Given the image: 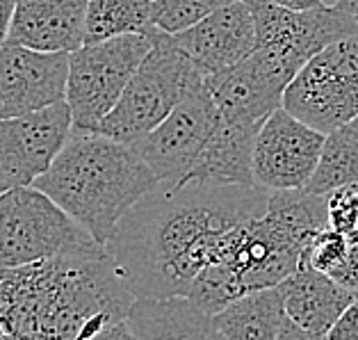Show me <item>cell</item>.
I'll return each mask as SVG.
<instances>
[{
    "label": "cell",
    "mask_w": 358,
    "mask_h": 340,
    "mask_svg": "<svg viewBox=\"0 0 358 340\" xmlns=\"http://www.w3.org/2000/svg\"><path fill=\"white\" fill-rule=\"evenodd\" d=\"M267 197L258 185H158L124 215L106 251L135 299L187 297L233 229L265 215Z\"/></svg>",
    "instance_id": "1"
},
{
    "label": "cell",
    "mask_w": 358,
    "mask_h": 340,
    "mask_svg": "<svg viewBox=\"0 0 358 340\" xmlns=\"http://www.w3.org/2000/svg\"><path fill=\"white\" fill-rule=\"evenodd\" d=\"M133 304L108 251L0 269V340H92Z\"/></svg>",
    "instance_id": "2"
},
{
    "label": "cell",
    "mask_w": 358,
    "mask_h": 340,
    "mask_svg": "<svg viewBox=\"0 0 358 340\" xmlns=\"http://www.w3.org/2000/svg\"><path fill=\"white\" fill-rule=\"evenodd\" d=\"M158 185V176L133 144L78 128L50 169L32 183L103 247L124 215Z\"/></svg>",
    "instance_id": "3"
},
{
    "label": "cell",
    "mask_w": 358,
    "mask_h": 340,
    "mask_svg": "<svg viewBox=\"0 0 358 340\" xmlns=\"http://www.w3.org/2000/svg\"><path fill=\"white\" fill-rule=\"evenodd\" d=\"M106 254V247L37 187L0 194V269Z\"/></svg>",
    "instance_id": "4"
},
{
    "label": "cell",
    "mask_w": 358,
    "mask_h": 340,
    "mask_svg": "<svg viewBox=\"0 0 358 340\" xmlns=\"http://www.w3.org/2000/svg\"><path fill=\"white\" fill-rule=\"evenodd\" d=\"M206 80L203 71L192 62L171 34L158 30L151 53L128 83L124 96L96 128L117 142L135 144L158 128L173 108Z\"/></svg>",
    "instance_id": "5"
},
{
    "label": "cell",
    "mask_w": 358,
    "mask_h": 340,
    "mask_svg": "<svg viewBox=\"0 0 358 340\" xmlns=\"http://www.w3.org/2000/svg\"><path fill=\"white\" fill-rule=\"evenodd\" d=\"M155 32L85 43L69 59L66 103L71 108L73 128L96 130L119 99L137 69L151 53Z\"/></svg>",
    "instance_id": "6"
},
{
    "label": "cell",
    "mask_w": 358,
    "mask_h": 340,
    "mask_svg": "<svg viewBox=\"0 0 358 340\" xmlns=\"http://www.w3.org/2000/svg\"><path fill=\"white\" fill-rule=\"evenodd\" d=\"M283 108L324 135L358 117V34L331 43L290 83Z\"/></svg>",
    "instance_id": "7"
},
{
    "label": "cell",
    "mask_w": 358,
    "mask_h": 340,
    "mask_svg": "<svg viewBox=\"0 0 358 340\" xmlns=\"http://www.w3.org/2000/svg\"><path fill=\"white\" fill-rule=\"evenodd\" d=\"M256 21V50L296 73L331 43L358 34V21L338 5L287 10L272 0H244Z\"/></svg>",
    "instance_id": "8"
},
{
    "label": "cell",
    "mask_w": 358,
    "mask_h": 340,
    "mask_svg": "<svg viewBox=\"0 0 358 340\" xmlns=\"http://www.w3.org/2000/svg\"><path fill=\"white\" fill-rule=\"evenodd\" d=\"M217 121L220 110L203 80L185 94L158 128L133 146L158 176L160 185H182L210 142Z\"/></svg>",
    "instance_id": "9"
},
{
    "label": "cell",
    "mask_w": 358,
    "mask_h": 340,
    "mask_svg": "<svg viewBox=\"0 0 358 340\" xmlns=\"http://www.w3.org/2000/svg\"><path fill=\"white\" fill-rule=\"evenodd\" d=\"M73 117L66 101L16 119H0V194L28 187L64 149Z\"/></svg>",
    "instance_id": "10"
},
{
    "label": "cell",
    "mask_w": 358,
    "mask_h": 340,
    "mask_svg": "<svg viewBox=\"0 0 358 340\" xmlns=\"http://www.w3.org/2000/svg\"><path fill=\"white\" fill-rule=\"evenodd\" d=\"M327 135L303 124L290 110L278 108L253 146V180L267 192L306 190L315 173Z\"/></svg>",
    "instance_id": "11"
},
{
    "label": "cell",
    "mask_w": 358,
    "mask_h": 340,
    "mask_svg": "<svg viewBox=\"0 0 358 340\" xmlns=\"http://www.w3.org/2000/svg\"><path fill=\"white\" fill-rule=\"evenodd\" d=\"M71 53H46L19 43L0 46V119H16L66 101Z\"/></svg>",
    "instance_id": "12"
},
{
    "label": "cell",
    "mask_w": 358,
    "mask_h": 340,
    "mask_svg": "<svg viewBox=\"0 0 358 340\" xmlns=\"http://www.w3.org/2000/svg\"><path fill=\"white\" fill-rule=\"evenodd\" d=\"M290 83V78L278 73L256 53L233 69L206 76V87L220 117L253 126H263L278 108H283Z\"/></svg>",
    "instance_id": "13"
},
{
    "label": "cell",
    "mask_w": 358,
    "mask_h": 340,
    "mask_svg": "<svg viewBox=\"0 0 358 340\" xmlns=\"http://www.w3.org/2000/svg\"><path fill=\"white\" fill-rule=\"evenodd\" d=\"M171 37L203 76H210L233 69L256 50V21L249 5L235 0Z\"/></svg>",
    "instance_id": "14"
},
{
    "label": "cell",
    "mask_w": 358,
    "mask_h": 340,
    "mask_svg": "<svg viewBox=\"0 0 358 340\" xmlns=\"http://www.w3.org/2000/svg\"><path fill=\"white\" fill-rule=\"evenodd\" d=\"M90 0H16L7 41L46 53L85 46Z\"/></svg>",
    "instance_id": "15"
},
{
    "label": "cell",
    "mask_w": 358,
    "mask_h": 340,
    "mask_svg": "<svg viewBox=\"0 0 358 340\" xmlns=\"http://www.w3.org/2000/svg\"><path fill=\"white\" fill-rule=\"evenodd\" d=\"M278 292L287 318L322 338L356 299V292L347 290L329 274L308 267H299L292 276H287L278 285Z\"/></svg>",
    "instance_id": "16"
},
{
    "label": "cell",
    "mask_w": 358,
    "mask_h": 340,
    "mask_svg": "<svg viewBox=\"0 0 358 340\" xmlns=\"http://www.w3.org/2000/svg\"><path fill=\"white\" fill-rule=\"evenodd\" d=\"M263 126L238 124L220 117L210 142L185 183L208 185H256L253 180V146ZM182 183V185H185Z\"/></svg>",
    "instance_id": "17"
},
{
    "label": "cell",
    "mask_w": 358,
    "mask_h": 340,
    "mask_svg": "<svg viewBox=\"0 0 358 340\" xmlns=\"http://www.w3.org/2000/svg\"><path fill=\"white\" fill-rule=\"evenodd\" d=\"M135 340H208L215 318L189 297L135 299L128 313Z\"/></svg>",
    "instance_id": "18"
},
{
    "label": "cell",
    "mask_w": 358,
    "mask_h": 340,
    "mask_svg": "<svg viewBox=\"0 0 358 340\" xmlns=\"http://www.w3.org/2000/svg\"><path fill=\"white\" fill-rule=\"evenodd\" d=\"M278 288L249 292L215 316V329L226 340H276L285 320Z\"/></svg>",
    "instance_id": "19"
},
{
    "label": "cell",
    "mask_w": 358,
    "mask_h": 340,
    "mask_svg": "<svg viewBox=\"0 0 358 340\" xmlns=\"http://www.w3.org/2000/svg\"><path fill=\"white\" fill-rule=\"evenodd\" d=\"M153 0H90L85 43H99L126 34H151Z\"/></svg>",
    "instance_id": "20"
},
{
    "label": "cell",
    "mask_w": 358,
    "mask_h": 340,
    "mask_svg": "<svg viewBox=\"0 0 358 340\" xmlns=\"http://www.w3.org/2000/svg\"><path fill=\"white\" fill-rule=\"evenodd\" d=\"M358 183V133L352 126L336 128L327 135L315 173L306 190L313 194H331Z\"/></svg>",
    "instance_id": "21"
},
{
    "label": "cell",
    "mask_w": 358,
    "mask_h": 340,
    "mask_svg": "<svg viewBox=\"0 0 358 340\" xmlns=\"http://www.w3.org/2000/svg\"><path fill=\"white\" fill-rule=\"evenodd\" d=\"M235 0H153V25L167 34H178Z\"/></svg>",
    "instance_id": "22"
},
{
    "label": "cell",
    "mask_w": 358,
    "mask_h": 340,
    "mask_svg": "<svg viewBox=\"0 0 358 340\" xmlns=\"http://www.w3.org/2000/svg\"><path fill=\"white\" fill-rule=\"evenodd\" d=\"M347 251H349L347 235L331 229V226H324V229H320L308 240V245L303 247L299 267L317 269L322 274L334 276V272L347 258Z\"/></svg>",
    "instance_id": "23"
},
{
    "label": "cell",
    "mask_w": 358,
    "mask_h": 340,
    "mask_svg": "<svg viewBox=\"0 0 358 340\" xmlns=\"http://www.w3.org/2000/svg\"><path fill=\"white\" fill-rule=\"evenodd\" d=\"M329 226L345 235L358 233V183L327 194Z\"/></svg>",
    "instance_id": "24"
},
{
    "label": "cell",
    "mask_w": 358,
    "mask_h": 340,
    "mask_svg": "<svg viewBox=\"0 0 358 340\" xmlns=\"http://www.w3.org/2000/svg\"><path fill=\"white\" fill-rule=\"evenodd\" d=\"M349 240V251H347V258L343 260L336 272H334V281H338L347 290H352L358 295V233L347 235Z\"/></svg>",
    "instance_id": "25"
},
{
    "label": "cell",
    "mask_w": 358,
    "mask_h": 340,
    "mask_svg": "<svg viewBox=\"0 0 358 340\" xmlns=\"http://www.w3.org/2000/svg\"><path fill=\"white\" fill-rule=\"evenodd\" d=\"M324 340H358V295L336 325L327 331Z\"/></svg>",
    "instance_id": "26"
},
{
    "label": "cell",
    "mask_w": 358,
    "mask_h": 340,
    "mask_svg": "<svg viewBox=\"0 0 358 340\" xmlns=\"http://www.w3.org/2000/svg\"><path fill=\"white\" fill-rule=\"evenodd\" d=\"M276 340H324V338L317 336V334H313V331H306L303 327L296 325L294 320H290V318L285 316L283 327H281V331H278Z\"/></svg>",
    "instance_id": "27"
},
{
    "label": "cell",
    "mask_w": 358,
    "mask_h": 340,
    "mask_svg": "<svg viewBox=\"0 0 358 340\" xmlns=\"http://www.w3.org/2000/svg\"><path fill=\"white\" fill-rule=\"evenodd\" d=\"M92 340H135L133 336V329H130L128 320H121L110 325L108 329H103L101 334H96Z\"/></svg>",
    "instance_id": "28"
},
{
    "label": "cell",
    "mask_w": 358,
    "mask_h": 340,
    "mask_svg": "<svg viewBox=\"0 0 358 340\" xmlns=\"http://www.w3.org/2000/svg\"><path fill=\"white\" fill-rule=\"evenodd\" d=\"M16 0H0V46L7 43V34H10L12 16H14Z\"/></svg>",
    "instance_id": "29"
},
{
    "label": "cell",
    "mask_w": 358,
    "mask_h": 340,
    "mask_svg": "<svg viewBox=\"0 0 358 340\" xmlns=\"http://www.w3.org/2000/svg\"><path fill=\"white\" fill-rule=\"evenodd\" d=\"M272 3L287 7V10H296V12H303V10H317V7H324L329 3L324 0H272Z\"/></svg>",
    "instance_id": "30"
},
{
    "label": "cell",
    "mask_w": 358,
    "mask_h": 340,
    "mask_svg": "<svg viewBox=\"0 0 358 340\" xmlns=\"http://www.w3.org/2000/svg\"><path fill=\"white\" fill-rule=\"evenodd\" d=\"M331 5H338L340 10H345L347 14H352L354 19L358 21V0H336V3Z\"/></svg>",
    "instance_id": "31"
},
{
    "label": "cell",
    "mask_w": 358,
    "mask_h": 340,
    "mask_svg": "<svg viewBox=\"0 0 358 340\" xmlns=\"http://www.w3.org/2000/svg\"><path fill=\"white\" fill-rule=\"evenodd\" d=\"M208 340H226V338H224V336L220 334V331H217V329H215V331H213V336H210V338H208Z\"/></svg>",
    "instance_id": "32"
},
{
    "label": "cell",
    "mask_w": 358,
    "mask_h": 340,
    "mask_svg": "<svg viewBox=\"0 0 358 340\" xmlns=\"http://www.w3.org/2000/svg\"><path fill=\"white\" fill-rule=\"evenodd\" d=\"M349 126H352V128L356 130V133H358V117H356V119H354V121H352V124H349Z\"/></svg>",
    "instance_id": "33"
}]
</instances>
